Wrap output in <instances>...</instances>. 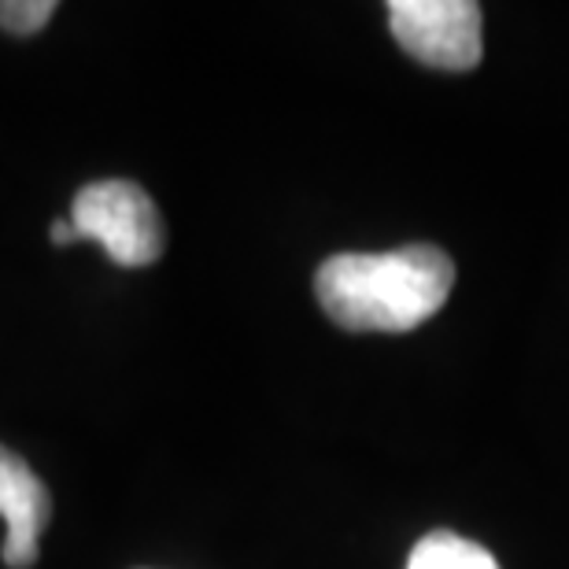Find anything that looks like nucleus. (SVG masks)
Returning <instances> with one entry per match:
<instances>
[{
	"label": "nucleus",
	"instance_id": "nucleus-1",
	"mask_svg": "<svg viewBox=\"0 0 569 569\" xmlns=\"http://www.w3.org/2000/svg\"><path fill=\"white\" fill-rule=\"evenodd\" d=\"M455 263L432 244L340 252L315 274L322 311L351 333H411L448 303Z\"/></svg>",
	"mask_w": 569,
	"mask_h": 569
},
{
	"label": "nucleus",
	"instance_id": "nucleus-2",
	"mask_svg": "<svg viewBox=\"0 0 569 569\" xmlns=\"http://www.w3.org/2000/svg\"><path fill=\"white\" fill-rule=\"evenodd\" d=\"M71 222L82 241H97L119 267H148L163 256V219L133 181H93L78 189Z\"/></svg>",
	"mask_w": 569,
	"mask_h": 569
},
{
	"label": "nucleus",
	"instance_id": "nucleus-3",
	"mask_svg": "<svg viewBox=\"0 0 569 569\" xmlns=\"http://www.w3.org/2000/svg\"><path fill=\"white\" fill-rule=\"evenodd\" d=\"M389 27L407 56L437 71L481 63V8L470 0H392Z\"/></svg>",
	"mask_w": 569,
	"mask_h": 569
},
{
	"label": "nucleus",
	"instance_id": "nucleus-4",
	"mask_svg": "<svg viewBox=\"0 0 569 569\" xmlns=\"http://www.w3.org/2000/svg\"><path fill=\"white\" fill-rule=\"evenodd\" d=\"M0 518L8 521L4 537V566L30 569L38 562L41 529L52 518V499L41 477L0 443Z\"/></svg>",
	"mask_w": 569,
	"mask_h": 569
},
{
	"label": "nucleus",
	"instance_id": "nucleus-5",
	"mask_svg": "<svg viewBox=\"0 0 569 569\" xmlns=\"http://www.w3.org/2000/svg\"><path fill=\"white\" fill-rule=\"evenodd\" d=\"M407 569H499V562L481 543L466 540L459 532L440 529L415 543Z\"/></svg>",
	"mask_w": 569,
	"mask_h": 569
},
{
	"label": "nucleus",
	"instance_id": "nucleus-6",
	"mask_svg": "<svg viewBox=\"0 0 569 569\" xmlns=\"http://www.w3.org/2000/svg\"><path fill=\"white\" fill-rule=\"evenodd\" d=\"M52 16V0H0V27L8 33H38Z\"/></svg>",
	"mask_w": 569,
	"mask_h": 569
},
{
	"label": "nucleus",
	"instance_id": "nucleus-7",
	"mask_svg": "<svg viewBox=\"0 0 569 569\" xmlns=\"http://www.w3.org/2000/svg\"><path fill=\"white\" fill-rule=\"evenodd\" d=\"M49 237H52V244H60V248L74 244V241H82L71 219H56V222H52V230H49Z\"/></svg>",
	"mask_w": 569,
	"mask_h": 569
}]
</instances>
